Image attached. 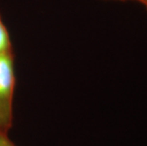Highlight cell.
I'll use <instances>...</instances> for the list:
<instances>
[{"mask_svg": "<svg viewBox=\"0 0 147 146\" xmlns=\"http://www.w3.org/2000/svg\"><path fill=\"white\" fill-rule=\"evenodd\" d=\"M14 51L0 54V131L10 133L13 124V99L15 91Z\"/></svg>", "mask_w": 147, "mask_h": 146, "instance_id": "obj_1", "label": "cell"}, {"mask_svg": "<svg viewBox=\"0 0 147 146\" xmlns=\"http://www.w3.org/2000/svg\"><path fill=\"white\" fill-rule=\"evenodd\" d=\"M11 49H13V48H12L10 32L3 22L1 14H0V54L10 51Z\"/></svg>", "mask_w": 147, "mask_h": 146, "instance_id": "obj_2", "label": "cell"}, {"mask_svg": "<svg viewBox=\"0 0 147 146\" xmlns=\"http://www.w3.org/2000/svg\"><path fill=\"white\" fill-rule=\"evenodd\" d=\"M0 146H16L10 139L8 133L0 131Z\"/></svg>", "mask_w": 147, "mask_h": 146, "instance_id": "obj_3", "label": "cell"}, {"mask_svg": "<svg viewBox=\"0 0 147 146\" xmlns=\"http://www.w3.org/2000/svg\"><path fill=\"white\" fill-rule=\"evenodd\" d=\"M113 1H121V2H125V1H134V2H139L140 4H143V0H113Z\"/></svg>", "mask_w": 147, "mask_h": 146, "instance_id": "obj_4", "label": "cell"}, {"mask_svg": "<svg viewBox=\"0 0 147 146\" xmlns=\"http://www.w3.org/2000/svg\"><path fill=\"white\" fill-rule=\"evenodd\" d=\"M143 6L145 7V9L147 10V0H143V4H142Z\"/></svg>", "mask_w": 147, "mask_h": 146, "instance_id": "obj_5", "label": "cell"}]
</instances>
